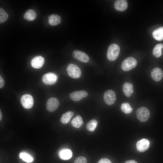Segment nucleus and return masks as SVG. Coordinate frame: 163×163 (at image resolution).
Instances as JSON below:
<instances>
[{"mask_svg": "<svg viewBox=\"0 0 163 163\" xmlns=\"http://www.w3.org/2000/svg\"><path fill=\"white\" fill-rule=\"evenodd\" d=\"M120 50L118 45L115 43L110 44L108 47L107 53L108 59L111 61L115 60L119 56Z\"/></svg>", "mask_w": 163, "mask_h": 163, "instance_id": "nucleus-1", "label": "nucleus"}, {"mask_svg": "<svg viewBox=\"0 0 163 163\" xmlns=\"http://www.w3.org/2000/svg\"><path fill=\"white\" fill-rule=\"evenodd\" d=\"M66 70L69 76L72 78H77L81 75L82 72L80 68L75 64H69L67 67Z\"/></svg>", "mask_w": 163, "mask_h": 163, "instance_id": "nucleus-2", "label": "nucleus"}, {"mask_svg": "<svg viewBox=\"0 0 163 163\" xmlns=\"http://www.w3.org/2000/svg\"><path fill=\"white\" fill-rule=\"evenodd\" d=\"M137 64V61L134 58L129 57L125 59L122 62L121 68L124 71H128L135 67Z\"/></svg>", "mask_w": 163, "mask_h": 163, "instance_id": "nucleus-3", "label": "nucleus"}, {"mask_svg": "<svg viewBox=\"0 0 163 163\" xmlns=\"http://www.w3.org/2000/svg\"><path fill=\"white\" fill-rule=\"evenodd\" d=\"M150 114L149 110L145 107L139 108L136 112L137 118L141 122H145L147 121L149 117Z\"/></svg>", "mask_w": 163, "mask_h": 163, "instance_id": "nucleus-4", "label": "nucleus"}, {"mask_svg": "<svg viewBox=\"0 0 163 163\" xmlns=\"http://www.w3.org/2000/svg\"><path fill=\"white\" fill-rule=\"evenodd\" d=\"M20 100L21 104L24 108H30L33 105L34 101L33 97L29 94H26L23 95Z\"/></svg>", "mask_w": 163, "mask_h": 163, "instance_id": "nucleus-5", "label": "nucleus"}, {"mask_svg": "<svg viewBox=\"0 0 163 163\" xmlns=\"http://www.w3.org/2000/svg\"><path fill=\"white\" fill-rule=\"evenodd\" d=\"M57 80L56 75L53 72H48L42 76V81L45 85H51L54 84Z\"/></svg>", "mask_w": 163, "mask_h": 163, "instance_id": "nucleus-6", "label": "nucleus"}, {"mask_svg": "<svg viewBox=\"0 0 163 163\" xmlns=\"http://www.w3.org/2000/svg\"><path fill=\"white\" fill-rule=\"evenodd\" d=\"M103 98L105 103L108 105L113 104L116 99L115 92L111 90H108L105 92Z\"/></svg>", "mask_w": 163, "mask_h": 163, "instance_id": "nucleus-7", "label": "nucleus"}, {"mask_svg": "<svg viewBox=\"0 0 163 163\" xmlns=\"http://www.w3.org/2000/svg\"><path fill=\"white\" fill-rule=\"evenodd\" d=\"M59 105V102L57 99L55 97H50L46 102V109L50 112H53L57 109Z\"/></svg>", "mask_w": 163, "mask_h": 163, "instance_id": "nucleus-8", "label": "nucleus"}, {"mask_svg": "<svg viewBox=\"0 0 163 163\" xmlns=\"http://www.w3.org/2000/svg\"><path fill=\"white\" fill-rule=\"evenodd\" d=\"M72 56L75 59L83 62H87L89 60V56L86 54L78 50L73 51Z\"/></svg>", "mask_w": 163, "mask_h": 163, "instance_id": "nucleus-9", "label": "nucleus"}, {"mask_svg": "<svg viewBox=\"0 0 163 163\" xmlns=\"http://www.w3.org/2000/svg\"><path fill=\"white\" fill-rule=\"evenodd\" d=\"M88 95V92L84 90L74 91L71 93L69 97L72 100L75 101H78L82 98L85 97Z\"/></svg>", "mask_w": 163, "mask_h": 163, "instance_id": "nucleus-10", "label": "nucleus"}, {"mask_svg": "<svg viewBox=\"0 0 163 163\" xmlns=\"http://www.w3.org/2000/svg\"><path fill=\"white\" fill-rule=\"evenodd\" d=\"M150 142L146 139L143 138L138 141L136 143L137 150L141 152L147 150L149 147Z\"/></svg>", "mask_w": 163, "mask_h": 163, "instance_id": "nucleus-11", "label": "nucleus"}, {"mask_svg": "<svg viewBox=\"0 0 163 163\" xmlns=\"http://www.w3.org/2000/svg\"><path fill=\"white\" fill-rule=\"evenodd\" d=\"M45 62L44 58L40 56H38L34 57L30 62L31 66L35 69H39L43 66Z\"/></svg>", "mask_w": 163, "mask_h": 163, "instance_id": "nucleus-12", "label": "nucleus"}, {"mask_svg": "<svg viewBox=\"0 0 163 163\" xmlns=\"http://www.w3.org/2000/svg\"><path fill=\"white\" fill-rule=\"evenodd\" d=\"M151 75L153 80L155 81H159L163 77V72L161 69L155 67L152 70Z\"/></svg>", "mask_w": 163, "mask_h": 163, "instance_id": "nucleus-13", "label": "nucleus"}, {"mask_svg": "<svg viewBox=\"0 0 163 163\" xmlns=\"http://www.w3.org/2000/svg\"><path fill=\"white\" fill-rule=\"evenodd\" d=\"M123 90L126 96L130 97L133 92V84L128 82L125 83L123 86Z\"/></svg>", "mask_w": 163, "mask_h": 163, "instance_id": "nucleus-14", "label": "nucleus"}, {"mask_svg": "<svg viewBox=\"0 0 163 163\" xmlns=\"http://www.w3.org/2000/svg\"><path fill=\"white\" fill-rule=\"evenodd\" d=\"M115 9L118 11H123L126 10L128 7V3L125 0H117L114 3Z\"/></svg>", "mask_w": 163, "mask_h": 163, "instance_id": "nucleus-15", "label": "nucleus"}, {"mask_svg": "<svg viewBox=\"0 0 163 163\" xmlns=\"http://www.w3.org/2000/svg\"><path fill=\"white\" fill-rule=\"evenodd\" d=\"M60 158L64 160H67L71 158L72 155V153L71 150L64 149L61 150L59 152Z\"/></svg>", "mask_w": 163, "mask_h": 163, "instance_id": "nucleus-16", "label": "nucleus"}, {"mask_svg": "<svg viewBox=\"0 0 163 163\" xmlns=\"http://www.w3.org/2000/svg\"><path fill=\"white\" fill-rule=\"evenodd\" d=\"M61 21V17L56 14H53L48 17V23L52 26L57 25L60 23Z\"/></svg>", "mask_w": 163, "mask_h": 163, "instance_id": "nucleus-17", "label": "nucleus"}, {"mask_svg": "<svg viewBox=\"0 0 163 163\" xmlns=\"http://www.w3.org/2000/svg\"><path fill=\"white\" fill-rule=\"evenodd\" d=\"M36 17L37 14L36 12L31 9H29L27 10L23 16L24 19L30 21L34 20Z\"/></svg>", "mask_w": 163, "mask_h": 163, "instance_id": "nucleus-18", "label": "nucleus"}, {"mask_svg": "<svg viewBox=\"0 0 163 163\" xmlns=\"http://www.w3.org/2000/svg\"><path fill=\"white\" fill-rule=\"evenodd\" d=\"M74 115V113L71 111H69L63 113L62 116L60 121L63 124L68 123L71 120L72 116Z\"/></svg>", "mask_w": 163, "mask_h": 163, "instance_id": "nucleus-19", "label": "nucleus"}, {"mask_svg": "<svg viewBox=\"0 0 163 163\" xmlns=\"http://www.w3.org/2000/svg\"><path fill=\"white\" fill-rule=\"evenodd\" d=\"M152 34L153 38L156 40L161 41L163 40V27H159L154 30Z\"/></svg>", "mask_w": 163, "mask_h": 163, "instance_id": "nucleus-20", "label": "nucleus"}, {"mask_svg": "<svg viewBox=\"0 0 163 163\" xmlns=\"http://www.w3.org/2000/svg\"><path fill=\"white\" fill-rule=\"evenodd\" d=\"M83 123V121L82 117L79 115L74 118L71 122L72 125L77 128H78L81 126Z\"/></svg>", "mask_w": 163, "mask_h": 163, "instance_id": "nucleus-21", "label": "nucleus"}, {"mask_svg": "<svg viewBox=\"0 0 163 163\" xmlns=\"http://www.w3.org/2000/svg\"><path fill=\"white\" fill-rule=\"evenodd\" d=\"M163 48V44L161 43L157 44L154 47L153 54L156 57H159L162 55L161 49Z\"/></svg>", "mask_w": 163, "mask_h": 163, "instance_id": "nucleus-22", "label": "nucleus"}, {"mask_svg": "<svg viewBox=\"0 0 163 163\" xmlns=\"http://www.w3.org/2000/svg\"><path fill=\"white\" fill-rule=\"evenodd\" d=\"M97 125V122L96 120L92 119L87 123L86 128L87 130L91 132L94 131Z\"/></svg>", "mask_w": 163, "mask_h": 163, "instance_id": "nucleus-23", "label": "nucleus"}, {"mask_svg": "<svg viewBox=\"0 0 163 163\" xmlns=\"http://www.w3.org/2000/svg\"><path fill=\"white\" fill-rule=\"evenodd\" d=\"M121 110L125 113L128 114L131 113L133 111V108L128 103H122L120 107Z\"/></svg>", "mask_w": 163, "mask_h": 163, "instance_id": "nucleus-24", "label": "nucleus"}, {"mask_svg": "<svg viewBox=\"0 0 163 163\" xmlns=\"http://www.w3.org/2000/svg\"><path fill=\"white\" fill-rule=\"evenodd\" d=\"M20 157L27 163L31 162L33 160L32 156L25 152H21L19 155Z\"/></svg>", "mask_w": 163, "mask_h": 163, "instance_id": "nucleus-25", "label": "nucleus"}, {"mask_svg": "<svg viewBox=\"0 0 163 163\" xmlns=\"http://www.w3.org/2000/svg\"><path fill=\"white\" fill-rule=\"evenodd\" d=\"M8 18L7 13L1 7L0 8V23L5 22Z\"/></svg>", "mask_w": 163, "mask_h": 163, "instance_id": "nucleus-26", "label": "nucleus"}, {"mask_svg": "<svg viewBox=\"0 0 163 163\" xmlns=\"http://www.w3.org/2000/svg\"><path fill=\"white\" fill-rule=\"evenodd\" d=\"M86 158L83 156L77 157L75 160L74 163H87Z\"/></svg>", "mask_w": 163, "mask_h": 163, "instance_id": "nucleus-27", "label": "nucleus"}, {"mask_svg": "<svg viewBox=\"0 0 163 163\" xmlns=\"http://www.w3.org/2000/svg\"><path fill=\"white\" fill-rule=\"evenodd\" d=\"M97 163H112V162L109 159L104 158L100 159Z\"/></svg>", "mask_w": 163, "mask_h": 163, "instance_id": "nucleus-28", "label": "nucleus"}, {"mask_svg": "<svg viewBox=\"0 0 163 163\" xmlns=\"http://www.w3.org/2000/svg\"><path fill=\"white\" fill-rule=\"evenodd\" d=\"M5 85V82L2 77L0 76V88L3 87Z\"/></svg>", "mask_w": 163, "mask_h": 163, "instance_id": "nucleus-29", "label": "nucleus"}, {"mask_svg": "<svg viewBox=\"0 0 163 163\" xmlns=\"http://www.w3.org/2000/svg\"><path fill=\"white\" fill-rule=\"evenodd\" d=\"M125 163H137V162L134 160H129L126 161Z\"/></svg>", "mask_w": 163, "mask_h": 163, "instance_id": "nucleus-30", "label": "nucleus"}, {"mask_svg": "<svg viewBox=\"0 0 163 163\" xmlns=\"http://www.w3.org/2000/svg\"><path fill=\"white\" fill-rule=\"evenodd\" d=\"M2 118V114L1 111V110H0V120L1 121Z\"/></svg>", "mask_w": 163, "mask_h": 163, "instance_id": "nucleus-31", "label": "nucleus"}]
</instances>
